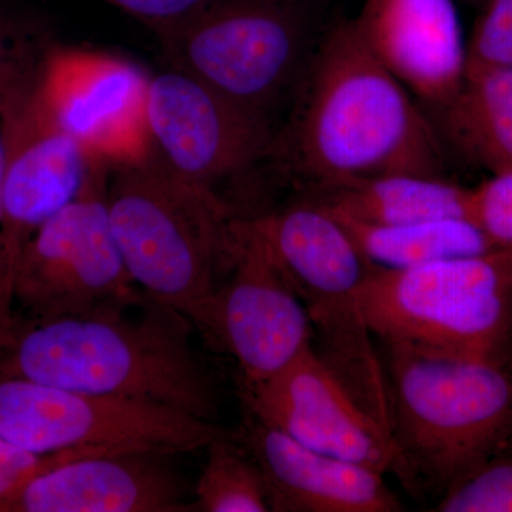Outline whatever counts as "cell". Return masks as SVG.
Instances as JSON below:
<instances>
[{"label": "cell", "mask_w": 512, "mask_h": 512, "mask_svg": "<svg viewBox=\"0 0 512 512\" xmlns=\"http://www.w3.org/2000/svg\"><path fill=\"white\" fill-rule=\"evenodd\" d=\"M353 22L413 96L440 109L460 89L467 43L454 0H365Z\"/></svg>", "instance_id": "15"}, {"label": "cell", "mask_w": 512, "mask_h": 512, "mask_svg": "<svg viewBox=\"0 0 512 512\" xmlns=\"http://www.w3.org/2000/svg\"><path fill=\"white\" fill-rule=\"evenodd\" d=\"M390 430L404 484L437 501L512 440V355L382 342Z\"/></svg>", "instance_id": "2"}, {"label": "cell", "mask_w": 512, "mask_h": 512, "mask_svg": "<svg viewBox=\"0 0 512 512\" xmlns=\"http://www.w3.org/2000/svg\"><path fill=\"white\" fill-rule=\"evenodd\" d=\"M235 439L261 470L271 511H403L375 468L303 446L252 416Z\"/></svg>", "instance_id": "14"}, {"label": "cell", "mask_w": 512, "mask_h": 512, "mask_svg": "<svg viewBox=\"0 0 512 512\" xmlns=\"http://www.w3.org/2000/svg\"><path fill=\"white\" fill-rule=\"evenodd\" d=\"M106 198L134 284L204 338L231 269L238 215L222 198L171 173L147 147L107 158Z\"/></svg>", "instance_id": "3"}, {"label": "cell", "mask_w": 512, "mask_h": 512, "mask_svg": "<svg viewBox=\"0 0 512 512\" xmlns=\"http://www.w3.org/2000/svg\"><path fill=\"white\" fill-rule=\"evenodd\" d=\"M237 363L241 387L281 372L311 348V319L249 218L235 220L234 258L204 336Z\"/></svg>", "instance_id": "12"}, {"label": "cell", "mask_w": 512, "mask_h": 512, "mask_svg": "<svg viewBox=\"0 0 512 512\" xmlns=\"http://www.w3.org/2000/svg\"><path fill=\"white\" fill-rule=\"evenodd\" d=\"M144 126L171 173L220 198L222 183L274 154V124L171 64L147 79Z\"/></svg>", "instance_id": "10"}, {"label": "cell", "mask_w": 512, "mask_h": 512, "mask_svg": "<svg viewBox=\"0 0 512 512\" xmlns=\"http://www.w3.org/2000/svg\"><path fill=\"white\" fill-rule=\"evenodd\" d=\"M99 454L97 451H63L55 454H35L23 450L0 437V501L9 500L28 481L49 468L74 458Z\"/></svg>", "instance_id": "25"}, {"label": "cell", "mask_w": 512, "mask_h": 512, "mask_svg": "<svg viewBox=\"0 0 512 512\" xmlns=\"http://www.w3.org/2000/svg\"><path fill=\"white\" fill-rule=\"evenodd\" d=\"M106 185L104 158L80 197L37 229L20 254V288L46 320L123 312L147 298L114 241Z\"/></svg>", "instance_id": "9"}, {"label": "cell", "mask_w": 512, "mask_h": 512, "mask_svg": "<svg viewBox=\"0 0 512 512\" xmlns=\"http://www.w3.org/2000/svg\"><path fill=\"white\" fill-rule=\"evenodd\" d=\"M315 192L386 174L440 177V138L353 20L323 32L274 154Z\"/></svg>", "instance_id": "1"}, {"label": "cell", "mask_w": 512, "mask_h": 512, "mask_svg": "<svg viewBox=\"0 0 512 512\" xmlns=\"http://www.w3.org/2000/svg\"><path fill=\"white\" fill-rule=\"evenodd\" d=\"M259 232L305 305L316 355L356 402L390 429L383 362L360 305L373 265L343 222L309 198L265 214Z\"/></svg>", "instance_id": "5"}, {"label": "cell", "mask_w": 512, "mask_h": 512, "mask_svg": "<svg viewBox=\"0 0 512 512\" xmlns=\"http://www.w3.org/2000/svg\"><path fill=\"white\" fill-rule=\"evenodd\" d=\"M468 220L494 247L512 249V168L491 174L484 183L470 188Z\"/></svg>", "instance_id": "24"}, {"label": "cell", "mask_w": 512, "mask_h": 512, "mask_svg": "<svg viewBox=\"0 0 512 512\" xmlns=\"http://www.w3.org/2000/svg\"><path fill=\"white\" fill-rule=\"evenodd\" d=\"M467 43L466 73L512 67V0H485Z\"/></svg>", "instance_id": "23"}, {"label": "cell", "mask_w": 512, "mask_h": 512, "mask_svg": "<svg viewBox=\"0 0 512 512\" xmlns=\"http://www.w3.org/2000/svg\"><path fill=\"white\" fill-rule=\"evenodd\" d=\"M249 416L303 446L386 474L397 461L392 431L367 413L308 348L281 372L242 389Z\"/></svg>", "instance_id": "13"}, {"label": "cell", "mask_w": 512, "mask_h": 512, "mask_svg": "<svg viewBox=\"0 0 512 512\" xmlns=\"http://www.w3.org/2000/svg\"><path fill=\"white\" fill-rule=\"evenodd\" d=\"M128 311L46 320L20 340L18 377L214 421L217 392L192 349L191 323L148 296L137 318Z\"/></svg>", "instance_id": "4"}, {"label": "cell", "mask_w": 512, "mask_h": 512, "mask_svg": "<svg viewBox=\"0 0 512 512\" xmlns=\"http://www.w3.org/2000/svg\"><path fill=\"white\" fill-rule=\"evenodd\" d=\"M439 512H512V440L437 501Z\"/></svg>", "instance_id": "22"}, {"label": "cell", "mask_w": 512, "mask_h": 512, "mask_svg": "<svg viewBox=\"0 0 512 512\" xmlns=\"http://www.w3.org/2000/svg\"><path fill=\"white\" fill-rule=\"evenodd\" d=\"M28 32L9 13L0 9V97H5L33 73Z\"/></svg>", "instance_id": "27"}, {"label": "cell", "mask_w": 512, "mask_h": 512, "mask_svg": "<svg viewBox=\"0 0 512 512\" xmlns=\"http://www.w3.org/2000/svg\"><path fill=\"white\" fill-rule=\"evenodd\" d=\"M143 23L160 37L197 15L214 0H101Z\"/></svg>", "instance_id": "26"}, {"label": "cell", "mask_w": 512, "mask_h": 512, "mask_svg": "<svg viewBox=\"0 0 512 512\" xmlns=\"http://www.w3.org/2000/svg\"><path fill=\"white\" fill-rule=\"evenodd\" d=\"M2 103V99H0ZM3 168H5V147H3L2 131H0V272L5 269L2 249V225H3Z\"/></svg>", "instance_id": "28"}, {"label": "cell", "mask_w": 512, "mask_h": 512, "mask_svg": "<svg viewBox=\"0 0 512 512\" xmlns=\"http://www.w3.org/2000/svg\"><path fill=\"white\" fill-rule=\"evenodd\" d=\"M335 215L348 229L363 256L376 268H414L497 248L467 218L372 225Z\"/></svg>", "instance_id": "20"}, {"label": "cell", "mask_w": 512, "mask_h": 512, "mask_svg": "<svg viewBox=\"0 0 512 512\" xmlns=\"http://www.w3.org/2000/svg\"><path fill=\"white\" fill-rule=\"evenodd\" d=\"M380 342L473 356L512 355V249L407 269L373 266L360 291Z\"/></svg>", "instance_id": "7"}, {"label": "cell", "mask_w": 512, "mask_h": 512, "mask_svg": "<svg viewBox=\"0 0 512 512\" xmlns=\"http://www.w3.org/2000/svg\"><path fill=\"white\" fill-rule=\"evenodd\" d=\"M205 450L207 463L195 484V510L271 511L261 470L237 439L224 431Z\"/></svg>", "instance_id": "21"}, {"label": "cell", "mask_w": 512, "mask_h": 512, "mask_svg": "<svg viewBox=\"0 0 512 512\" xmlns=\"http://www.w3.org/2000/svg\"><path fill=\"white\" fill-rule=\"evenodd\" d=\"M2 2H6V0H0V3H2Z\"/></svg>", "instance_id": "29"}, {"label": "cell", "mask_w": 512, "mask_h": 512, "mask_svg": "<svg viewBox=\"0 0 512 512\" xmlns=\"http://www.w3.org/2000/svg\"><path fill=\"white\" fill-rule=\"evenodd\" d=\"M153 453H101L63 461L13 495L29 512H183L184 484Z\"/></svg>", "instance_id": "17"}, {"label": "cell", "mask_w": 512, "mask_h": 512, "mask_svg": "<svg viewBox=\"0 0 512 512\" xmlns=\"http://www.w3.org/2000/svg\"><path fill=\"white\" fill-rule=\"evenodd\" d=\"M0 131L5 147L3 261L12 272L37 229L80 197L106 157L60 124L37 70L0 103Z\"/></svg>", "instance_id": "11"}, {"label": "cell", "mask_w": 512, "mask_h": 512, "mask_svg": "<svg viewBox=\"0 0 512 512\" xmlns=\"http://www.w3.org/2000/svg\"><path fill=\"white\" fill-rule=\"evenodd\" d=\"M319 0H214L160 37L171 66L272 124L320 37Z\"/></svg>", "instance_id": "6"}, {"label": "cell", "mask_w": 512, "mask_h": 512, "mask_svg": "<svg viewBox=\"0 0 512 512\" xmlns=\"http://www.w3.org/2000/svg\"><path fill=\"white\" fill-rule=\"evenodd\" d=\"M444 133L491 174L512 168V67L466 73L439 109Z\"/></svg>", "instance_id": "19"}, {"label": "cell", "mask_w": 512, "mask_h": 512, "mask_svg": "<svg viewBox=\"0 0 512 512\" xmlns=\"http://www.w3.org/2000/svg\"><path fill=\"white\" fill-rule=\"evenodd\" d=\"M39 83L57 120L106 158L140 153L146 77L130 64L93 56H59L39 70Z\"/></svg>", "instance_id": "16"}, {"label": "cell", "mask_w": 512, "mask_h": 512, "mask_svg": "<svg viewBox=\"0 0 512 512\" xmlns=\"http://www.w3.org/2000/svg\"><path fill=\"white\" fill-rule=\"evenodd\" d=\"M313 200L330 211L372 225L467 218L470 188L441 177L386 174L315 192Z\"/></svg>", "instance_id": "18"}, {"label": "cell", "mask_w": 512, "mask_h": 512, "mask_svg": "<svg viewBox=\"0 0 512 512\" xmlns=\"http://www.w3.org/2000/svg\"><path fill=\"white\" fill-rule=\"evenodd\" d=\"M224 433L214 421L143 400L76 392L15 377L0 383V437L35 454L201 450Z\"/></svg>", "instance_id": "8"}]
</instances>
